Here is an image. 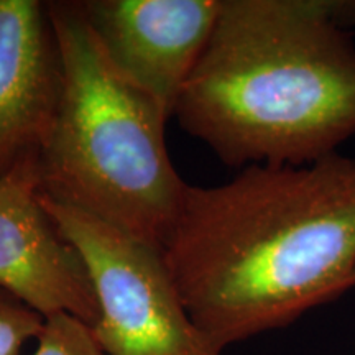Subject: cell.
<instances>
[{
	"label": "cell",
	"mask_w": 355,
	"mask_h": 355,
	"mask_svg": "<svg viewBox=\"0 0 355 355\" xmlns=\"http://www.w3.org/2000/svg\"><path fill=\"white\" fill-rule=\"evenodd\" d=\"M354 285H355V277H354Z\"/></svg>",
	"instance_id": "8fae6325"
},
{
	"label": "cell",
	"mask_w": 355,
	"mask_h": 355,
	"mask_svg": "<svg viewBox=\"0 0 355 355\" xmlns=\"http://www.w3.org/2000/svg\"><path fill=\"white\" fill-rule=\"evenodd\" d=\"M0 288L43 318L99 316L86 263L44 207L38 157L0 176Z\"/></svg>",
	"instance_id": "5b68a950"
},
{
	"label": "cell",
	"mask_w": 355,
	"mask_h": 355,
	"mask_svg": "<svg viewBox=\"0 0 355 355\" xmlns=\"http://www.w3.org/2000/svg\"><path fill=\"white\" fill-rule=\"evenodd\" d=\"M159 254L220 352L290 326L355 288V159L255 165L227 183L189 184Z\"/></svg>",
	"instance_id": "6da1fadb"
},
{
	"label": "cell",
	"mask_w": 355,
	"mask_h": 355,
	"mask_svg": "<svg viewBox=\"0 0 355 355\" xmlns=\"http://www.w3.org/2000/svg\"><path fill=\"white\" fill-rule=\"evenodd\" d=\"M42 314L0 288V355H20L30 340H37L44 326Z\"/></svg>",
	"instance_id": "9c48e42d"
},
{
	"label": "cell",
	"mask_w": 355,
	"mask_h": 355,
	"mask_svg": "<svg viewBox=\"0 0 355 355\" xmlns=\"http://www.w3.org/2000/svg\"><path fill=\"white\" fill-rule=\"evenodd\" d=\"M64 84L38 155L42 193L162 252L188 183L166 146L171 114L122 76L76 2H48Z\"/></svg>",
	"instance_id": "3957f363"
},
{
	"label": "cell",
	"mask_w": 355,
	"mask_h": 355,
	"mask_svg": "<svg viewBox=\"0 0 355 355\" xmlns=\"http://www.w3.org/2000/svg\"><path fill=\"white\" fill-rule=\"evenodd\" d=\"M76 3L115 69L155 97L173 117L214 30L220 0Z\"/></svg>",
	"instance_id": "8992f818"
},
{
	"label": "cell",
	"mask_w": 355,
	"mask_h": 355,
	"mask_svg": "<svg viewBox=\"0 0 355 355\" xmlns=\"http://www.w3.org/2000/svg\"><path fill=\"white\" fill-rule=\"evenodd\" d=\"M43 202L86 263L99 308L92 332L105 355H224L191 319L158 250L46 196Z\"/></svg>",
	"instance_id": "277c9868"
},
{
	"label": "cell",
	"mask_w": 355,
	"mask_h": 355,
	"mask_svg": "<svg viewBox=\"0 0 355 355\" xmlns=\"http://www.w3.org/2000/svg\"><path fill=\"white\" fill-rule=\"evenodd\" d=\"M354 35H355V24H354Z\"/></svg>",
	"instance_id": "30bf717a"
},
{
	"label": "cell",
	"mask_w": 355,
	"mask_h": 355,
	"mask_svg": "<svg viewBox=\"0 0 355 355\" xmlns=\"http://www.w3.org/2000/svg\"><path fill=\"white\" fill-rule=\"evenodd\" d=\"M63 84L48 2L0 0V176L42 152Z\"/></svg>",
	"instance_id": "52a82bcc"
},
{
	"label": "cell",
	"mask_w": 355,
	"mask_h": 355,
	"mask_svg": "<svg viewBox=\"0 0 355 355\" xmlns=\"http://www.w3.org/2000/svg\"><path fill=\"white\" fill-rule=\"evenodd\" d=\"M355 0H220L176 121L224 165L304 166L355 137Z\"/></svg>",
	"instance_id": "7a4b0ae2"
},
{
	"label": "cell",
	"mask_w": 355,
	"mask_h": 355,
	"mask_svg": "<svg viewBox=\"0 0 355 355\" xmlns=\"http://www.w3.org/2000/svg\"><path fill=\"white\" fill-rule=\"evenodd\" d=\"M32 355H105L97 343L92 327L73 314H53L35 340Z\"/></svg>",
	"instance_id": "ba28073f"
}]
</instances>
